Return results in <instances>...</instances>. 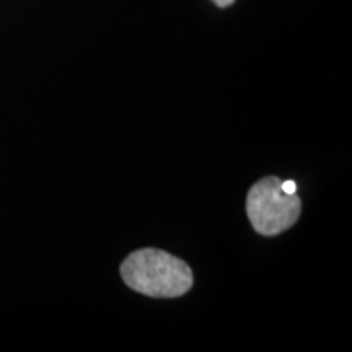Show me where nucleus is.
<instances>
[{"instance_id": "f257e3e1", "label": "nucleus", "mask_w": 352, "mask_h": 352, "mask_svg": "<svg viewBox=\"0 0 352 352\" xmlns=\"http://www.w3.org/2000/svg\"><path fill=\"white\" fill-rule=\"evenodd\" d=\"M121 277L127 287L153 298L182 297L195 283L183 259L155 248L131 253L121 264Z\"/></svg>"}, {"instance_id": "f03ea898", "label": "nucleus", "mask_w": 352, "mask_h": 352, "mask_svg": "<svg viewBox=\"0 0 352 352\" xmlns=\"http://www.w3.org/2000/svg\"><path fill=\"white\" fill-rule=\"evenodd\" d=\"M302 201L285 195L277 176H266L254 183L246 196L250 223L263 236H276L294 226L300 217Z\"/></svg>"}, {"instance_id": "7ed1b4c3", "label": "nucleus", "mask_w": 352, "mask_h": 352, "mask_svg": "<svg viewBox=\"0 0 352 352\" xmlns=\"http://www.w3.org/2000/svg\"><path fill=\"white\" fill-rule=\"evenodd\" d=\"M280 188L285 195H296L297 192V183L292 182V179H287V182H280Z\"/></svg>"}, {"instance_id": "20e7f679", "label": "nucleus", "mask_w": 352, "mask_h": 352, "mask_svg": "<svg viewBox=\"0 0 352 352\" xmlns=\"http://www.w3.org/2000/svg\"><path fill=\"white\" fill-rule=\"evenodd\" d=\"M217 7H230L235 0H212Z\"/></svg>"}]
</instances>
